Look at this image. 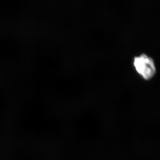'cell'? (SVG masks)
<instances>
[{"label": "cell", "mask_w": 160, "mask_h": 160, "mask_svg": "<svg viewBox=\"0 0 160 160\" xmlns=\"http://www.w3.org/2000/svg\"><path fill=\"white\" fill-rule=\"evenodd\" d=\"M133 65L138 73L146 80L151 79L156 72L154 61L144 53L135 57Z\"/></svg>", "instance_id": "1"}]
</instances>
